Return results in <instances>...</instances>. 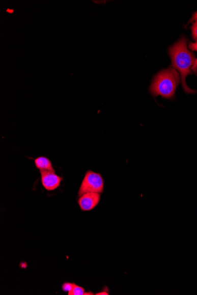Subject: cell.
Segmentation results:
<instances>
[{
    "mask_svg": "<svg viewBox=\"0 0 197 295\" xmlns=\"http://www.w3.org/2000/svg\"><path fill=\"white\" fill-rule=\"evenodd\" d=\"M169 53L173 68L177 69L181 74L184 92L187 94L195 93L196 91L189 88L185 82L186 77L192 73V67L196 61L194 54L188 49L187 40L184 37L181 39L170 48Z\"/></svg>",
    "mask_w": 197,
    "mask_h": 295,
    "instance_id": "cell-1",
    "label": "cell"
},
{
    "mask_svg": "<svg viewBox=\"0 0 197 295\" xmlns=\"http://www.w3.org/2000/svg\"><path fill=\"white\" fill-rule=\"evenodd\" d=\"M180 77L177 71L170 68L162 71L155 76L150 87V92L154 97L161 96L163 98L171 99L176 93Z\"/></svg>",
    "mask_w": 197,
    "mask_h": 295,
    "instance_id": "cell-2",
    "label": "cell"
},
{
    "mask_svg": "<svg viewBox=\"0 0 197 295\" xmlns=\"http://www.w3.org/2000/svg\"><path fill=\"white\" fill-rule=\"evenodd\" d=\"M104 181L102 175L94 171L89 170L85 175L82 182L78 192L79 197L87 193L103 192Z\"/></svg>",
    "mask_w": 197,
    "mask_h": 295,
    "instance_id": "cell-3",
    "label": "cell"
},
{
    "mask_svg": "<svg viewBox=\"0 0 197 295\" xmlns=\"http://www.w3.org/2000/svg\"><path fill=\"white\" fill-rule=\"evenodd\" d=\"M41 181L44 189L53 191L60 186L62 178L59 176L54 171H40Z\"/></svg>",
    "mask_w": 197,
    "mask_h": 295,
    "instance_id": "cell-4",
    "label": "cell"
},
{
    "mask_svg": "<svg viewBox=\"0 0 197 295\" xmlns=\"http://www.w3.org/2000/svg\"><path fill=\"white\" fill-rule=\"evenodd\" d=\"M100 194L98 193H87L79 197L78 200L81 210L87 212L93 210L98 206L100 200Z\"/></svg>",
    "mask_w": 197,
    "mask_h": 295,
    "instance_id": "cell-5",
    "label": "cell"
},
{
    "mask_svg": "<svg viewBox=\"0 0 197 295\" xmlns=\"http://www.w3.org/2000/svg\"><path fill=\"white\" fill-rule=\"evenodd\" d=\"M35 165L40 171H54L51 162L46 157L40 156L35 159Z\"/></svg>",
    "mask_w": 197,
    "mask_h": 295,
    "instance_id": "cell-6",
    "label": "cell"
},
{
    "mask_svg": "<svg viewBox=\"0 0 197 295\" xmlns=\"http://www.w3.org/2000/svg\"><path fill=\"white\" fill-rule=\"evenodd\" d=\"M85 289L83 287L77 286L75 283H73L71 290L68 292L69 295H84Z\"/></svg>",
    "mask_w": 197,
    "mask_h": 295,
    "instance_id": "cell-7",
    "label": "cell"
},
{
    "mask_svg": "<svg viewBox=\"0 0 197 295\" xmlns=\"http://www.w3.org/2000/svg\"><path fill=\"white\" fill-rule=\"evenodd\" d=\"M191 29L193 39L197 42V21H195L194 23L193 24Z\"/></svg>",
    "mask_w": 197,
    "mask_h": 295,
    "instance_id": "cell-8",
    "label": "cell"
},
{
    "mask_svg": "<svg viewBox=\"0 0 197 295\" xmlns=\"http://www.w3.org/2000/svg\"><path fill=\"white\" fill-rule=\"evenodd\" d=\"M72 287L73 283L67 282L65 283L63 285L62 289L63 291H65V292H69V291L71 290L72 289Z\"/></svg>",
    "mask_w": 197,
    "mask_h": 295,
    "instance_id": "cell-9",
    "label": "cell"
},
{
    "mask_svg": "<svg viewBox=\"0 0 197 295\" xmlns=\"http://www.w3.org/2000/svg\"><path fill=\"white\" fill-rule=\"evenodd\" d=\"M96 295H109V289L107 287H104V289L101 292L97 293L96 294Z\"/></svg>",
    "mask_w": 197,
    "mask_h": 295,
    "instance_id": "cell-10",
    "label": "cell"
},
{
    "mask_svg": "<svg viewBox=\"0 0 197 295\" xmlns=\"http://www.w3.org/2000/svg\"><path fill=\"white\" fill-rule=\"evenodd\" d=\"M188 47L189 49H191L192 51H197V42L194 43H189Z\"/></svg>",
    "mask_w": 197,
    "mask_h": 295,
    "instance_id": "cell-11",
    "label": "cell"
},
{
    "mask_svg": "<svg viewBox=\"0 0 197 295\" xmlns=\"http://www.w3.org/2000/svg\"><path fill=\"white\" fill-rule=\"evenodd\" d=\"M192 71L197 75V59H196L194 66L192 67Z\"/></svg>",
    "mask_w": 197,
    "mask_h": 295,
    "instance_id": "cell-12",
    "label": "cell"
},
{
    "mask_svg": "<svg viewBox=\"0 0 197 295\" xmlns=\"http://www.w3.org/2000/svg\"><path fill=\"white\" fill-rule=\"evenodd\" d=\"M197 21V11L196 13L193 14L191 19L190 20V21H189V22H192V21Z\"/></svg>",
    "mask_w": 197,
    "mask_h": 295,
    "instance_id": "cell-13",
    "label": "cell"
},
{
    "mask_svg": "<svg viewBox=\"0 0 197 295\" xmlns=\"http://www.w3.org/2000/svg\"><path fill=\"white\" fill-rule=\"evenodd\" d=\"M7 12L10 13V14H12L14 12V10H11L10 9H8L7 10Z\"/></svg>",
    "mask_w": 197,
    "mask_h": 295,
    "instance_id": "cell-14",
    "label": "cell"
},
{
    "mask_svg": "<svg viewBox=\"0 0 197 295\" xmlns=\"http://www.w3.org/2000/svg\"><path fill=\"white\" fill-rule=\"evenodd\" d=\"M84 294H89V295H93L94 294V293H92V292H85Z\"/></svg>",
    "mask_w": 197,
    "mask_h": 295,
    "instance_id": "cell-15",
    "label": "cell"
}]
</instances>
